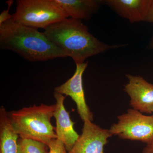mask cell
I'll list each match as a JSON object with an SVG mask.
<instances>
[{"mask_svg":"<svg viewBox=\"0 0 153 153\" xmlns=\"http://www.w3.org/2000/svg\"><path fill=\"white\" fill-rule=\"evenodd\" d=\"M11 20L18 24L45 30L67 18L53 0H18Z\"/></svg>","mask_w":153,"mask_h":153,"instance_id":"277c9868","label":"cell"},{"mask_svg":"<svg viewBox=\"0 0 153 153\" xmlns=\"http://www.w3.org/2000/svg\"><path fill=\"white\" fill-rule=\"evenodd\" d=\"M145 21L153 23V0H152L150 7Z\"/></svg>","mask_w":153,"mask_h":153,"instance_id":"2e32d148","label":"cell"},{"mask_svg":"<svg viewBox=\"0 0 153 153\" xmlns=\"http://www.w3.org/2000/svg\"><path fill=\"white\" fill-rule=\"evenodd\" d=\"M66 17L77 20H88L99 8L101 1L53 0Z\"/></svg>","mask_w":153,"mask_h":153,"instance_id":"8fae6325","label":"cell"},{"mask_svg":"<svg viewBox=\"0 0 153 153\" xmlns=\"http://www.w3.org/2000/svg\"><path fill=\"white\" fill-rule=\"evenodd\" d=\"M44 34L76 64L84 63L88 57L121 45H109L101 42L89 32L81 20L66 19L50 25Z\"/></svg>","mask_w":153,"mask_h":153,"instance_id":"6da1fadb","label":"cell"},{"mask_svg":"<svg viewBox=\"0 0 153 153\" xmlns=\"http://www.w3.org/2000/svg\"><path fill=\"white\" fill-rule=\"evenodd\" d=\"M152 0H105V4L131 23L145 21Z\"/></svg>","mask_w":153,"mask_h":153,"instance_id":"30bf717a","label":"cell"},{"mask_svg":"<svg viewBox=\"0 0 153 153\" xmlns=\"http://www.w3.org/2000/svg\"><path fill=\"white\" fill-rule=\"evenodd\" d=\"M0 47L16 52L30 62L67 57L44 33L11 19L0 25Z\"/></svg>","mask_w":153,"mask_h":153,"instance_id":"7a4b0ae2","label":"cell"},{"mask_svg":"<svg viewBox=\"0 0 153 153\" xmlns=\"http://www.w3.org/2000/svg\"><path fill=\"white\" fill-rule=\"evenodd\" d=\"M49 153H68L65 145L57 139L52 141L49 146Z\"/></svg>","mask_w":153,"mask_h":153,"instance_id":"5bb4252c","label":"cell"},{"mask_svg":"<svg viewBox=\"0 0 153 153\" xmlns=\"http://www.w3.org/2000/svg\"><path fill=\"white\" fill-rule=\"evenodd\" d=\"M54 97L56 100L54 117L56 120L55 132L57 139L65 145L68 152L72 149L79 135L74 130V123L71 120L69 112L64 106L66 97L55 91Z\"/></svg>","mask_w":153,"mask_h":153,"instance_id":"9c48e42d","label":"cell"},{"mask_svg":"<svg viewBox=\"0 0 153 153\" xmlns=\"http://www.w3.org/2000/svg\"><path fill=\"white\" fill-rule=\"evenodd\" d=\"M83 123L82 134L68 153H105V146L112 136L109 130L102 128L90 121Z\"/></svg>","mask_w":153,"mask_h":153,"instance_id":"52a82bcc","label":"cell"},{"mask_svg":"<svg viewBox=\"0 0 153 153\" xmlns=\"http://www.w3.org/2000/svg\"><path fill=\"white\" fill-rule=\"evenodd\" d=\"M19 136L11 125L8 112L0 108V153H17Z\"/></svg>","mask_w":153,"mask_h":153,"instance_id":"7c38bea8","label":"cell"},{"mask_svg":"<svg viewBox=\"0 0 153 153\" xmlns=\"http://www.w3.org/2000/svg\"></svg>","mask_w":153,"mask_h":153,"instance_id":"d6986e66","label":"cell"},{"mask_svg":"<svg viewBox=\"0 0 153 153\" xmlns=\"http://www.w3.org/2000/svg\"><path fill=\"white\" fill-rule=\"evenodd\" d=\"M74 75L66 82L55 88V92L70 97L76 104L77 111L83 122L93 120V114L85 101L82 85V75L87 68L88 62L77 63Z\"/></svg>","mask_w":153,"mask_h":153,"instance_id":"8992f818","label":"cell"},{"mask_svg":"<svg viewBox=\"0 0 153 153\" xmlns=\"http://www.w3.org/2000/svg\"><path fill=\"white\" fill-rule=\"evenodd\" d=\"M128 82L125 85V91L130 97V105L141 113L153 112V85L142 77L127 74Z\"/></svg>","mask_w":153,"mask_h":153,"instance_id":"ba28073f","label":"cell"},{"mask_svg":"<svg viewBox=\"0 0 153 153\" xmlns=\"http://www.w3.org/2000/svg\"><path fill=\"white\" fill-rule=\"evenodd\" d=\"M13 2L14 1L13 0H10L6 1V3L8 5L7 9V10H4L0 15V25L12 19L13 15L9 13V11Z\"/></svg>","mask_w":153,"mask_h":153,"instance_id":"9a60e30c","label":"cell"},{"mask_svg":"<svg viewBox=\"0 0 153 153\" xmlns=\"http://www.w3.org/2000/svg\"><path fill=\"white\" fill-rule=\"evenodd\" d=\"M152 115L153 116V115Z\"/></svg>","mask_w":153,"mask_h":153,"instance_id":"ac0fdd59","label":"cell"},{"mask_svg":"<svg viewBox=\"0 0 153 153\" xmlns=\"http://www.w3.org/2000/svg\"><path fill=\"white\" fill-rule=\"evenodd\" d=\"M117 118V123L114 124L109 129L112 135L147 144L153 141V115H145L132 108Z\"/></svg>","mask_w":153,"mask_h":153,"instance_id":"5b68a950","label":"cell"},{"mask_svg":"<svg viewBox=\"0 0 153 153\" xmlns=\"http://www.w3.org/2000/svg\"><path fill=\"white\" fill-rule=\"evenodd\" d=\"M143 153H153V141L148 144L146 146L144 149Z\"/></svg>","mask_w":153,"mask_h":153,"instance_id":"e0dca14e","label":"cell"},{"mask_svg":"<svg viewBox=\"0 0 153 153\" xmlns=\"http://www.w3.org/2000/svg\"><path fill=\"white\" fill-rule=\"evenodd\" d=\"M55 109V105H35L10 111L8 116L19 137L35 140L49 146L57 139L55 128L51 122Z\"/></svg>","mask_w":153,"mask_h":153,"instance_id":"3957f363","label":"cell"},{"mask_svg":"<svg viewBox=\"0 0 153 153\" xmlns=\"http://www.w3.org/2000/svg\"><path fill=\"white\" fill-rule=\"evenodd\" d=\"M49 147L44 143L29 139L19 137L17 153H49Z\"/></svg>","mask_w":153,"mask_h":153,"instance_id":"4fadbf2b","label":"cell"}]
</instances>
